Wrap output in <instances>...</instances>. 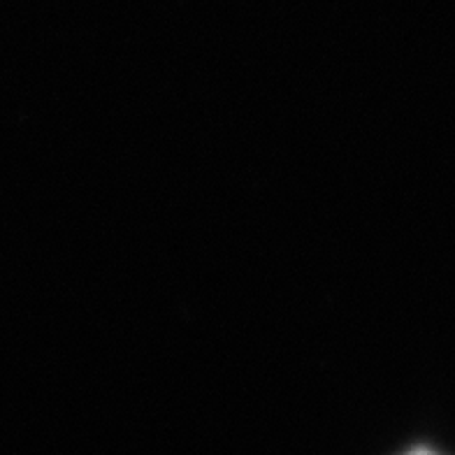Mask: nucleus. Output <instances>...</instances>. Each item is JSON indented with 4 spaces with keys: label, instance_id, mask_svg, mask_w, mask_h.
<instances>
[{
    "label": "nucleus",
    "instance_id": "obj_1",
    "mask_svg": "<svg viewBox=\"0 0 455 455\" xmlns=\"http://www.w3.org/2000/svg\"><path fill=\"white\" fill-rule=\"evenodd\" d=\"M409 455H435V453H430V451L427 449H416V451H411V453Z\"/></svg>",
    "mask_w": 455,
    "mask_h": 455
}]
</instances>
